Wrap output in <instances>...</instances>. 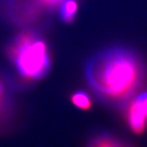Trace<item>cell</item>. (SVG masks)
I'll list each match as a JSON object with an SVG mask.
<instances>
[{
  "label": "cell",
  "instance_id": "cell-1",
  "mask_svg": "<svg viewBox=\"0 0 147 147\" xmlns=\"http://www.w3.org/2000/svg\"><path fill=\"white\" fill-rule=\"evenodd\" d=\"M84 75L97 98L106 104L123 106L142 88L146 69L131 49L113 46L95 53L86 61Z\"/></svg>",
  "mask_w": 147,
  "mask_h": 147
},
{
  "label": "cell",
  "instance_id": "cell-2",
  "mask_svg": "<svg viewBox=\"0 0 147 147\" xmlns=\"http://www.w3.org/2000/svg\"><path fill=\"white\" fill-rule=\"evenodd\" d=\"M7 56L23 78L38 80L52 67L47 43L38 34L25 31L16 35L7 47Z\"/></svg>",
  "mask_w": 147,
  "mask_h": 147
},
{
  "label": "cell",
  "instance_id": "cell-3",
  "mask_svg": "<svg viewBox=\"0 0 147 147\" xmlns=\"http://www.w3.org/2000/svg\"><path fill=\"white\" fill-rule=\"evenodd\" d=\"M5 6L12 21L21 23L33 21L42 9L37 0H6Z\"/></svg>",
  "mask_w": 147,
  "mask_h": 147
},
{
  "label": "cell",
  "instance_id": "cell-4",
  "mask_svg": "<svg viewBox=\"0 0 147 147\" xmlns=\"http://www.w3.org/2000/svg\"><path fill=\"white\" fill-rule=\"evenodd\" d=\"M127 119L131 129L136 133H142L147 126V115L131 100L127 110Z\"/></svg>",
  "mask_w": 147,
  "mask_h": 147
},
{
  "label": "cell",
  "instance_id": "cell-5",
  "mask_svg": "<svg viewBox=\"0 0 147 147\" xmlns=\"http://www.w3.org/2000/svg\"><path fill=\"white\" fill-rule=\"evenodd\" d=\"M87 147H131L108 133H99L89 139Z\"/></svg>",
  "mask_w": 147,
  "mask_h": 147
},
{
  "label": "cell",
  "instance_id": "cell-6",
  "mask_svg": "<svg viewBox=\"0 0 147 147\" xmlns=\"http://www.w3.org/2000/svg\"><path fill=\"white\" fill-rule=\"evenodd\" d=\"M61 20L66 23H72L78 13L79 5L76 0H64L58 7Z\"/></svg>",
  "mask_w": 147,
  "mask_h": 147
},
{
  "label": "cell",
  "instance_id": "cell-7",
  "mask_svg": "<svg viewBox=\"0 0 147 147\" xmlns=\"http://www.w3.org/2000/svg\"><path fill=\"white\" fill-rule=\"evenodd\" d=\"M71 103L80 110H88L92 107V99L88 93L83 90H78L70 96Z\"/></svg>",
  "mask_w": 147,
  "mask_h": 147
},
{
  "label": "cell",
  "instance_id": "cell-8",
  "mask_svg": "<svg viewBox=\"0 0 147 147\" xmlns=\"http://www.w3.org/2000/svg\"><path fill=\"white\" fill-rule=\"evenodd\" d=\"M132 100L140 110L147 115V92L140 93L135 98H132Z\"/></svg>",
  "mask_w": 147,
  "mask_h": 147
},
{
  "label": "cell",
  "instance_id": "cell-9",
  "mask_svg": "<svg viewBox=\"0 0 147 147\" xmlns=\"http://www.w3.org/2000/svg\"><path fill=\"white\" fill-rule=\"evenodd\" d=\"M42 8L47 10H55L64 0H37Z\"/></svg>",
  "mask_w": 147,
  "mask_h": 147
},
{
  "label": "cell",
  "instance_id": "cell-10",
  "mask_svg": "<svg viewBox=\"0 0 147 147\" xmlns=\"http://www.w3.org/2000/svg\"><path fill=\"white\" fill-rule=\"evenodd\" d=\"M7 104V92H6L5 87L3 84L2 80L0 79V115L5 111Z\"/></svg>",
  "mask_w": 147,
  "mask_h": 147
}]
</instances>
